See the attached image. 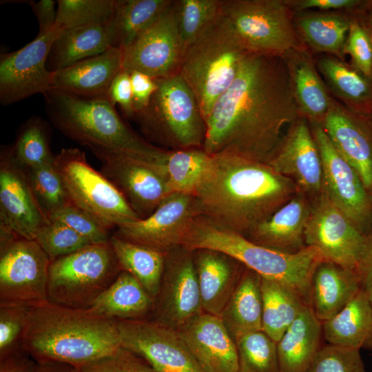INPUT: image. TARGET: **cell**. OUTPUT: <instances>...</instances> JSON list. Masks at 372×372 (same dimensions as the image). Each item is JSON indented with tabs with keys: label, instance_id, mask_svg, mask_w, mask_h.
Returning <instances> with one entry per match:
<instances>
[{
	"label": "cell",
	"instance_id": "cell-1",
	"mask_svg": "<svg viewBox=\"0 0 372 372\" xmlns=\"http://www.w3.org/2000/svg\"><path fill=\"white\" fill-rule=\"evenodd\" d=\"M300 116L284 58L249 53L205 121L203 149L267 163Z\"/></svg>",
	"mask_w": 372,
	"mask_h": 372
},
{
	"label": "cell",
	"instance_id": "cell-2",
	"mask_svg": "<svg viewBox=\"0 0 372 372\" xmlns=\"http://www.w3.org/2000/svg\"><path fill=\"white\" fill-rule=\"evenodd\" d=\"M269 164L236 155H210L194 195L203 215L245 236L298 192Z\"/></svg>",
	"mask_w": 372,
	"mask_h": 372
},
{
	"label": "cell",
	"instance_id": "cell-3",
	"mask_svg": "<svg viewBox=\"0 0 372 372\" xmlns=\"http://www.w3.org/2000/svg\"><path fill=\"white\" fill-rule=\"evenodd\" d=\"M21 347L37 363L81 369L121 345L117 320L48 300L29 307Z\"/></svg>",
	"mask_w": 372,
	"mask_h": 372
},
{
	"label": "cell",
	"instance_id": "cell-4",
	"mask_svg": "<svg viewBox=\"0 0 372 372\" xmlns=\"http://www.w3.org/2000/svg\"><path fill=\"white\" fill-rule=\"evenodd\" d=\"M43 96L52 124L74 142L161 165L165 149L137 135L107 97L85 99L54 89Z\"/></svg>",
	"mask_w": 372,
	"mask_h": 372
},
{
	"label": "cell",
	"instance_id": "cell-5",
	"mask_svg": "<svg viewBox=\"0 0 372 372\" xmlns=\"http://www.w3.org/2000/svg\"><path fill=\"white\" fill-rule=\"evenodd\" d=\"M181 246L190 251L210 249L225 253L261 277L291 287L309 307L312 277L324 260L312 247L285 253L258 245L204 215L194 220Z\"/></svg>",
	"mask_w": 372,
	"mask_h": 372
},
{
	"label": "cell",
	"instance_id": "cell-6",
	"mask_svg": "<svg viewBox=\"0 0 372 372\" xmlns=\"http://www.w3.org/2000/svg\"><path fill=\"white\" fill-rule=\"evenodd\" d=\"M248 54L222 12L186 48L178 74L194 92L205 121Z\"/></svg>",
	"mask_w": 372,
	"mask_h": 372
},
{
	"label": "cell",
	"instance_id": "cell-7",
	"mask_svg": "<svg viewBox=\"0 0 372 372\" xmlns=\"http://www.w3.org/2000/svg\"><path fill=\"white\" fill-rule=\"evenodd\" d=\"M155 81L148 105L134 117L142 131L174 149L203 148L205 121L191 88L178 73Z\"/></svg>",
	"mask_w": 372,
	"mask_h": 372
},
{
	"label": "cell",
	"instance_id": "cell-8",
	"mask_svg": "<svg viewBox=\"0 0 372 372\" xmlns=\"http://www.w3.org/2000/svg\"><path fill=\"white\" fill-rule=\"evenodd\" d=\"M122 271L110 242L90 244L50 262L48 300L72 309H87Z\"/></svg>",
	"mask_w": 372,
	"mask_h": 372
},
{
	"label": "cell",
	"instance_id": "cell-9",
	"mask_svg": "<svg viewBox=\"0 0 372 372\" xmlns=\"http://www.w3.org/2000/svg\"><path fill=\"white\" fill-rule=\"evenodd\" d=\"M221 12L249 53L282 56L307 48L285 0H222Z\"/></svg>",
	"mask_w": 372,
	"mask_h": 372
},
{
	"label": "cell",
	"instance_id": "cell-10",
	"mask_svg": "<svg viewBox=\"0 0 372 372\" xmlns=\"http://www.w3.org/2000/svg\"><path fill=\"white\" fill-rule=\"evenodd\" d=\"M69 200L108 230L139 219L116 186L88 163L79 148H63L54 158Z\"/></svg>",
	"mask_w": 372,
	"mask_h": 372
},
{
	"label": "cell",
	"instance_id": "cell-11",
	"mask_svg": "<svg viewBox=\"0 0 372 372\" xmlns=\"http://www.w3.org/2000/svg\"><path fill=\"white\" fill-rule=\"evenodd\" d=\"M50 262L35 240L0 226V305L32 307L48 301Z\"/></svg>",
	"mask_w": 372,
	"mask_h": 372
},
{
	"label": "cell",
	"instance_id": "cell-12",
	"mask_svg": "<svg viewBox=\"0 0 372 372\" xmlns=\"http://www.w3.org/2000/svg\"><path fill=\"white\" fill-rule=\"evenodd\" d=\"M121 50L122 70L130 74L138 71L154 79L178 74L185 48L178 29L176 1Z\"/></svg>",
	"mask_w": 372,
	"mask_h": 372
},
{
	"label": "cell",
	"instance_id": "cell-13",
	"mask_svg": "<svg viewBox=\"0 0 372 372\" xmlns=\"http://www.w3.org/2000/svg\"><path fill=\"white\" fill-rule=\"evenodd\" d=\"M366 235L323 192L315 198L305 230V244L316 248L324 260L359 274Z\"/></svg>",
	"mask_w": 372,
	"mask_h": 372
},
{
	"label": "cell",
	"instance_id": "cell-14",
	"mask_svg": "<svg viewBox=\"0 0 372 372\" xmlns=\"http://www.w3.org/2000/svg\"><path fill=\"white\" fill-rule=\"evenodd\" d=\"M204 312L192 251L182 246L165 253L164 271L151 320L178 330Z\"/></svg>",
	"mask_w": 372,
	"mask_h": 372
},
{
	"label": "cell",
	"instance_id": "cell-15",
	"mask_svg": "<svg viewBox=\"0 0 372 372\" xmlns=\"http://www.w3.org/2000/svg\"><path fill=\"white\" fill-rule=\"evenodd\" d=\"M101 172L120 191L139 219L149 216L172 192L163 166L105 150L92 151Z\"/></svg>",
	"mask_w": 372,
	"mask_h": 372
},
{
	"label": "cell",
	"instance_id": "cell-16",
	"mask_svg": "<svg viewBox=\"0 0 372 372\" xmlns=\"http://www.w3.org/2000/svg\"><path fill=\"white\" fill-rule=\"evenodd\" d=\"M322 165L323 192L363 232L372 222V194L320 123H310Z\"/></svg>",
	"mask_w": 372,
	"mask_h": 372
},
{
	"label": "cell",
	"instance_id": "cell-17",
	"mask_svg": "<svg viewBox=\"0 0 372 372\" xmlns=\"http://www.w3.org/2000/svg\"><path fill=\"white\" fill-rule=\"evenodd\" d=\"M200 215L203 209L194 195L172 193L149 216L118 227L114 234L167 253L182 245L192 223Z\"/></svg>",
	"mask_w": 372,
	"mask_h": 372
},
{
	"label": "cell",
	"instance_id": "cell-18",
	"mask_svg": "<svg viewBox=\"0 0 372 372\" xmlns=\"http://www.w3.org/2000/svg\"><path fill=\"white\" fill-rule=\"evenodd\" d=\"M63 30L54 28L21 48L0 55V103L9 105L52 89L53 72L47 67L50 50Z\"/></svg>",
	"mask_w": 372,
	"mask_h": 372
},
{
	"label": "cell",
	"instance_id": "cell-19",
	"mask_svg": "<svg viewBox=\"0 0 372 372\" xmlns=\"http://www.w3.org/2000/svg\"><path fill=\"white\" fill-rule=\"evenodd\" d=\"M121 345L158 372H204L177 330L151 320H117Z\"/></svg>",
	"mask_w": 372,
	"mask_h": 372
},
{
	"label": "cell",
	"instance_id": "cell-20",
	"mask_svg": "<svg viewBox=\"0 0 372 372\" xmlns=\"http://www.w3.org/2000/svg\"><path fill=\"white\" fill-rule=\"evenodd\" d=\"M48 222L33 194L24 167L15 159L12 145L0 152V226L15 235L34 240Z\"/></svg>",
	"mask_w": 372,
	"mask_h": 372
},
{
	"label": "cell",
	"instance_id": "cell-21",
	"mask_svg": "<svg viewBox=\"0 0 372 372\" xmlns=\"http://www.w3.org/2000/svg\"><path fill=\"white\" fill-rule=\"evenodd\" d=\"M308 122L300 116L289 127L267 164L291 179L300 192L316 198L323 192L322 165Z\"/></svg>",
	"mask_w": 372,
	"mask_h": 372
},
{
	"label": "cell",
	"instance_id": "cell-22",
	"mask_svg": "<svg viewBox=\"0 0 372 372\" xmlns=\"http://www.w3.org/2000/svg\"><path fill=\"white\" fill-rule=\"evenodd\" d=\"M335 149L355 169L372 194V128L364 116L333 97L320 123Z\"/></svg>",
	"mask_w": 372,
	"mask_h": 372
},
{
	"label": "cell",
	"instance_id": "cell-23",
	"mask_svg": "<svg viewBox=\"0 0 372 372\" xmlns=\"http://www.w3.org/2000/svg\"><path fill=\"white\" fill-rule=\"evenodd\" d=\"M204 372H238L235 340L218 316L203 312L178 330Z\"/></svg>",
	"mask_w": 372,
	"mask_h": 372
},
{
	"label": "cell",
	"instance_id": "cell-24",
	"mask_svg": "<svg viewBox=\"0 0 372 372\" xmlns=\"http://www.w3.org/2000/svg\"><path fill=\"white\" fill-rule=\"evenodd\" d=\"M311 207L308 196L298 192L269 217L256 225L246 237L268 248L296 253L307 247L304 236Z\"/></svg>",
	"mask_w": 372,
	"mask_h": 372
},
{
	"label": "cell",
	"instance_id": "cell-25",
	"mask_svg": "<svg viewBox=\"0 0 372 372\" xmlns=\"http://www.w3.org/2000/svg\"><path fill=\"white\" fill-rule=\"evenodd\" d=\"M122 50L105 52L53 72L52 89L85 99L107 97L114 77L122 70Z\"/></svg>",
	"mask_w": 372,
	"mask_h": 372
},
{
	"label": "cell",
	"instance_id": "cell-26",
	"mask_svg": "<svg viewBox=\"0 0 372 372\" xmlns=\"http://www.w3.org/2000/svg\"><path fill=\"white\" fill-rule=\"evenodd\" d=\"M192 253L203 311L220 316L245 266L214 249H198Z\"/></svg>",
	"mask_w": 372,
	"mask_h": 372
},
{
	"label": "cell",
	"instance_id": "cell-27",
	"mask_svg": "<svg viewBox=\"0 0 372 372\" xmlns=\"http://www.w3.org/2000/svg\"><path fill=\"white\" fill-rule=\"evenodd\" d=\"M307 48L293 50L282 56L300 116L309 123H322L331 105L327 87L319 75Z\"/></svg>",
	"mask_w": 372,
	"mask_h": 372
},
{
	"label": "cell",
	"instance_id": "cell-28",
	"mask_svg": "<svg viewBox=\"0 0 372 372\" xmlns=\"http://www.w3.org/2000/svg\"><path fill=\"white\" fill-rule=\"evenodd\" d=\"M362 287L358 273L323 260L312 277L310 307L322 323L342 309Z\"/></svg>",
	"mask_w": 372,
	"mask_h": 372
},
{
	"label": "cell",
	"instance_id": "cell-29",
	"mask_svg": "<svg viewBox=\"0 0 372 372\" xmlns=\"http://www.w3.org/2000/svg\"><path fill=\"white\" fill-rule=\"evenodd\" d=\"M114 45L112 18L63 30L54 41L47 60L55 72L78 61L100 54Z\"/></svg>",
	"mask_w": 372,
	"mask_h": 372
},
{
	"label": "cell",
	"instance_id": "cell-30",
	"mask_svg": "<svg viewBox=\"0 0 372 372\" xmlns=\"http://www.w3.org/2000/svg\"><path fill=\"white\" fill-rule=\"evenodd\" d=\"M322 322L306 307L276 342L280 372H307L321 348Z\"/></svg>",
	"mask_w": 372,
	"mask_h": 372
},
{
	"label": "cell",
	"instance_id": "cell-31",
	"mask_svg": "<svg viewBox=\"0 0 372 372\" xmlns=\"http://www.w3.org/2000/svg\"><path fill=\"white\" fill-rule=\"evenodd\" d=\"M329 344L372 349V307L362 287L338 313L322 323Z\"/></svg>",
	"mask_w": 372,
	"mask_h": 372
},
{
	"label": "cell",
	"instance_id": "cell-32",
	"mask_svg": "<svg viewBox=\"0 0 372 372\" xmlns=\"http://www.w3.org/2000/svg\"><path fill=\"white\" fill-rule=\"evenodd\" d=\"M154 300L130 273L121 271L112 285L86 309L115 320H140L152 312Z\"/></svg>",
	"mask_w": 372,
	"mask_h": 372
},
{
	"label": "cell",
	"instance_id": "cell-33",
	"mask_svg": "<svg viewBox=\"0 0 372 372\" xmlns=\"http://www.w3.org/2000/svg\"><path fill=\"white\" fill-rule=\"evenodd\" d=\"M260 285L261 276L244 267L220 316L235 342L247 333L262 330Z\"/></svg>",
	"mask_w": 372,
	"mask_h": 372
},
{
	"label": "cell",
	"instance_id": "cell-34",
	"mask_svg": "<svg viewBox=\"0 0 372 372\" xmlns=\"http://www.w3.org/2000/svg\"><path fill=\"white\" fill-rule=\"evenodd\" d=\"M327 88L347 108L364 116L372 113V81L343 60L325 54L317 61Z\"/></svg>",
	"mask_w": 372,
	"mask_h": 372
},
{
	"label": "cell",
	"instance_id": "cell-35",
	"mask_svg": "<svg viewBox=\"0 0 372 372\" xmlns=\"http://www.w3.org/2000/svg\"><path fill=\"white\" fill-rule=\"evenodd\" d=\"M351 21L347 15L340 12L305 13L294 17L298 34L308 50L343 61Z\"/></svg>",
	"mask_w": 372,
	"mask_h": 372
},
{
	"label": "cell",
	"instance_id": "cell-36",
	"mask_svg": "<svg viewBox=\"0 0 372 372\" xmlns=\"http://www.w3.org/2000/svg\"><path fill=\"white\" fill-rule=\"evenodd\" d=\"M262 330L277 342L308 306L291 287L261 277Z\"/></svg>",
	"mask_w": 372,
	"mask_h": 372
},
{
	"label": "cell",
	"instance_id": "cell-37",
	"mask_svg": "<svg viewBox=\"0 0 372 372\" xmlns=\"http://www.w3.org/2000/svg\"><path fill=\"white\" fill-rule=\"evenodd\" d=\"M110 242L122 271L132 274L155 300L164 271L165 253L114 234Z\"/></svg>",
	"mask_w": 372,
	"mask_h": 372
},
{
	"label": "cell",
	"instance_id": "cell-38",
	"mask_svg": "<svg viewBox=\"0 0 372 372\" xmlns=\"http://www.w3.org/2000/svg\"><path fill=\"white\" fill-rule=\"evenodd\" d=\"M172 0H118L112 17L115 48H123L155 21Z\"/></svg>",
	"mask_w": 372,
	"mask_h": 372
},
{
	"label": "cell",
	"instance_id": "cell-39",
	"mask_svg": "<svg viewBox=\"0 0 372 372\" xmlns=\"http://www.w3.org/2000/svg\"><path fill=\"white\" fill-rule=\"evenodd\" d=\"M209 158L203 148L165 150L162 165L171 192L194 195Z\"/></svg>",
	"mask_w": 372,
	"mask_h": 372
},
{
	"label": "cell",
	"instance_id": "cell-40",
	"mask_svg": "<svg viewBox=\"0 0 372 372\" xmlns=\"http://www.w3.org/2000/svg\"><path fill=\"white\" fill-rule=\"evenodd\" d=\"M50 131L48 123L34 116L21 126L12 145L14 156L24 168L41 167L54 161L50 146Z\"/></svg>",
	"mask_w": 372,
	"mask_h": 372
},
{
	"label": "cell",
	"instance_id": "cell-41",
	"mask_svg": "<svg viewBox=\"0 0 372 372\" xmlns=\"http://www.w3.org/2000/svg\"><path fill=\"white\" fill-rule=\"evenodd\" d=\"M24 169L37 203L49 221L55 213L70 203L54 161L41 167Z\"/></svg>",
	"mask_w": 372,
	"mask_h": 372
},
{
	"label": "cell",
	"instance_id": "cell-42",
	"mask_svg": "<svg viewBox=\"0 0 372 372\" xmlns=\"http://www.w3.org/2000/svg\"><path fill=\"white\" fill-rule=\"evenodd\" d=\"M236 343L238 372H280L277 344L262 330L247 333Z\"/></svg>",
	"mask_w": 372,
	"mask_h": 372
},
{
	"label": "cell",
	"instance_id": "cell-43",
	"mask_svg": "<svg viewBox=\"0 0 372 372\" xmlns=\"http://www.w3.org/2000/svg\"><path fill=\"white\" fill-rule=\"evenodd\" d=\"M118 0H58L54 27L61 30L110 20Z\"/></svg>",
	"mask_w": 372,
	"mask_h": 372
},
{
	"label": "cell",
	"instance_id": "cell-44",
	"mask_svg": "<svg viewBox=\"0 0 372 372\" xmlns=\"http://www.w3.org/2000/svg\"><path fill=\"white\" fill-rule=\"evenodd\" d=\"M178 25L186 48L220 13L222 0H178Z\"/></svg>",
	"mask_w": 372,
	"mask_h": 372
},
{
	"label": "cell",
	"instance_id": "cell-45",
	"mask_svg": "<svg viewBox=\"0 0 372 372\" xmlns=\"http://www.w3.org/2000/svg\"><path fill=\"white\" fill-rule=\"evenodd\" d=\"M34 240L51 262L92 244L67 225L55 220L45 223Z\"/></svg>",
	"mask_w": 372,
	"mask_h": 372
},
{
	"label": "cell",
	"instance_id": "cell-46",
	"mask_svg": "<svg viewBox=\"0 0 372 372\" xmlns=\"http://www.w3.org/2000/svg\"><path fill=\"white\" fill-rule=\"evenodd\" d=\"M360 349L322 346L307 372H366Z\"/></svg>",
	"mask_w": 372,
	"mask_h": 372
},
{
	"label": "cell",
	"instance_id": "cell-47",
	"mask_svg": "<svg viewBox=\"0 0 372 372\" xmlns=\"http://www.w3.org/2000/svg\"><path fill=\"white\" fill-rule=\"evenodd\" d=\"M50 220L67 225L92 244L107 242L110 239V230L91 214L71 203L55 213Z\"/></svg>",
	"mask_w": 372,
	"mask_h": 372
},
{
	"label": "cell",
	"instance_id": "cell-48",
	"mask_svg": "<svg viewBox=\"0 0 372 372\" xmlns=\"http://www.w3.org/2000/svg\"><path fill=\"white\" fill-rule=\"evenodd\" d=\"M29 307L0 305V358L22 348Z\"/></svg>",
	"mask_w": 372,
	"mask_h": 372
},
{
	"label": "cell",
	"instance_id": "cell-49",
	"mask_svg": "<svg viewBox=\"0 0 372 372\" xmlns=\"http://www.w3.org/2000/svg\"><path fill=\"white\" fill-rule=\"evenodd\" d=\"M349 54L353 66L369 79H372V41L359 22L351 20L343 50Z\"/></svg>",
	"mask_w": 372,
	"mask_h": 372
},
{
	"label": "cell",
	"instance_id": "cell-50",
	"mask_svg": "<svg viewBox=\"0 0 372 372\" xmlns=\"http://www.w3.org/2000/svg\"><path fill=\"white\" fill-rule=\"evenodd\" d=\"M80 370L81 372H158L143 358L122 347Z\"/></svg>",
	"mask_w": 372,
	"mask_h": 372
},
{
	"label": "cell",
	"instance_id": "cell-51",
	"mask_svg": "<svg viewBox=\"0 0 372 372\" xmlns=\"http://www.w3.org/2000/svg\"><path fill=\"white\" fill-rule=\"evenodd\" d=\"M107 98L114 106L118 104L127 117L134 118L130 73L122 70L114 77L109 88Z\"/></svg>",
	"mask_w": 372,
	"mask_h": 372
},
{
	"label": "cell",
	"instance_id": "cell-52",
	"mask_svg": "<svg viewBox=\"0 0 372 372\" xmlns=\"http://www.w3.org/2000/svg\"><path fill=\"white\" fill-rule=\"evenodd\" d=\"M130 80L133 107L136 116L148 105L157 88V84L155 79L138 71H133L130 73Z\"/></svg>",
	"mask_w": 372,
	"mask_h": 372
},
{
	"label": "cell",
	"instance_id": "cell-53",
	"mask_svg": "<svg viewBox=\"0 0 372 372\" xmlns=\"http://www.w3.org/2000/svg\"><path fill=\"white\" fill-rule=\"evenodd\" d=\"M285 2L292 10L316 9L322 12L351 10L362 3L358 0H285Z\"/></svg>",
	"mask_w": 372,
	"mask_h": 372
},
{
	"label": "cell",
	"instance_id": "cell-54",
	"mask_svg": "<svg viewBox=\"0 0 372 372\" xmlns=\"http://www.w3.org/2000/svg\"><path fill=\"white\" fill-rule=\"evenodd\" d=\"M55 1L41 0L38 2L34 1H25L32 8L35 14L39 27L37 35H43L54 28L56 19V9Z\"/></svg>",
	"mask_w": 372,
	"mask_h": 372
},
{
	"label": "cell",
	"instance_id": "cell-55",
	"mask_svg": "<svg viewBox=\"0 0 372 372\" xmlns=\"http://www.w3.org/2000/svg\"><path fill=\"white\" fill-rule=\"evenodd\" d=\"M38 363L23 348L0 358V372H35Z\"/></svg>",
	"mask_w": 372,
	"mask_h": 372
},
{
	"label": "cell",
	"instance_id": "cell-56",
	"mask_svg": "<svg viewBox=\"0 0 372 372\" xmlns=\"http://www.w3.org/2000/svg\"><path fill=\"white\" fill-rule=\"evenodd\" d=\"M362 287L372 278V232L366 235L364 254L359 269Z\"/></svg>",
	"mask_w": 372,
	"mask_h": 372
},
{
	"label": "cell",
	"instance_id": "cell-57",
	"mask_svg": "<svg viewBox=\"0 0 372 372\" xmlns=\"http://www.w3.org/2000/svg\"><path fill=\"white\" fill-rule=\"evenodd\" d=\"M35 372H81L80 369L63 363H38Z\"/></svg>",
	"mask_w": 372,
	"mask_h": 372
},
{
	"label": "cell",
	"instance_id": "cell-58",
	"mask_svg": "<svg viewBox=\"0 0 372 372\" xmlns=\"http://www.w3.org/2000/svg\"><path fill=\"white\" fill-rule=\"evenodd\" d=\"M362 287L367 295L372 307V278L364 284Z\"/></svg>",
	"mask_w": 372,
	"mask_h": 372
},
{
	"label": "cell",
	"instance_id": "cell-59",
	"mask_svg": "<svg viewBox=\"0 0 372 372\" xmlns=\"http://www.w3.org/2000/svg\"><path fill=\"white\" fill-rule=\"evenodd\" d=\"M371 41H372V18H371Z\"/></svg>",
	"mask_w": 372,
	"mask_h": 372
}]
</instances>
